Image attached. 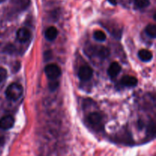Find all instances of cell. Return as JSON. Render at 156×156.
<instances>
[{
    "label": "cell",
    "instance_id": "3957f363",
    "mask_svg": "<svg viewBox=\"0 0 156 156\" xmlns=\"http://www.w3.org/2000/svg\"><path fill=\"white\" fill-rule=\"evenodd\" d=\"M78 76L82 81H88L92 77L93 69L88 66H84L79 69Z\"/></svg>",
    "mask_w": 156,
    "mask_h": 156
},
{
    "label": "cell",
    "instance_id": "2e32d148",
    "mask_svg": "<svg viewBox=\"0 0 156 156\" xmlns=\"http://www.w3.org/2000/svg\"><path fill=\"white\" fill-rule=\"evenodd\" d=\"M7 77V71L5 69L1 67L0 68V83L2 82Z\"/></svg>",
    "mask_w": 156,
    "mask_h": 156
},
{
    "label": "cell",
    "instance_id": "ba28073f",
    "mask_svg": "<svg viewBox=\"0 0 156 156\" xmlns=\"http://www.w3.org/2000/svg\"><path fill=\"white\" fill-rule=\"evenodd\" d=\"M120 71H121V66H120V64L117 62H114L110 65L108 73L110 77L114 79V78L117 77L118 76Z\"/></svg>",
    "mask_w": 156,
    "mask_h": 156
},
{
    "label": "cell",
    "instance_id": "ac0fdd59",
    "mask_svg": "<svg viewBox=\"0 0 156 156\" xmlns=\"http://www.w3.org/2000/svg\"><path fill=\"white\" fill-rule=\"evenodd\" d=\"M5 143V139L4 136H0V148L2 147Z\"/></svg>",
    "mask_w": 156,
    "mask_h": 156
},
{
    "label": "cell",
    "instance_id": "30bf717a",
    "mask_svg": "<svg viewBox=\"0 0 156 156\" xmlns=\"http://www.w3.org/2000/svg\"><path fill=\"white\" fill-rule=\"evenodd\" d=\"M58 35V30L55 27H49L45 31V37L48 41H53Z\"/></svg>",
    "mask_w": 156,
    "mask_h": 156
},
{
    "label": "cell",
    "instance_id": "d6986e66",
    "mask_svg": "<svg viewBox=\"0 0 156 156\" xmlns=\"http://www.w3.org/2000/svg\"><path fill=\"white\" fill-rule=\"evenodd\" d=\"M108 1L109 2L111 5H117V1H116V0H108Z\"/></svg>",
    "mask_w": 156,
    "mask_h": 156
},
{
    "label": "cell",
    "instance_id": "9a60e30c",
    "mask_svg": "<svg viewBox=\"0 0 156 156\" xmlns=\"http://www.w3.org/2000/svg\"><path fill=\"white\" fill-rule=\"evenodd\" d=\"M147 134L150 137H154L155 134V123H151L147 127Z\"/></svg>",
    "mask_w": 156,
    "mask_h": 156
},
{
    "label": "cell",
    "instance_id": "7a4b0ae2",
    "mask_svg": "<svg viewBox=\"0 0 156 156\" xmlns=\"http://www.w3.org/2000/svg\"><path fill=\"white\" fill-rule=\"evenodd\" d=\"M47 78L50 80H55L61 75V69L56 64H49L44 69Z\"/></svg>",
    "mask_w": 156,
    "mask_h": 156
},
{
    "label": "cell",
    "instance_id": "52a82bcc",
    "mask_svg": "<svg viewBox=\"0 0 156 156\" xmlns=\"http://www.w3.org/2000/svg\"><path fill=\"white\" fill-rule=\"evenodd\" d=\"M87 120L89 123V124H91V126H99L101 123L102 117L101 116L100 114L97 112H92L91 114H89V115L87 117Z\"/></svg>",
    "mask_w": 156,
    "mask_h": 156
},
{
    "label": "cell",
    "instance_id": "8fae6325",
    "mask_svg": "<svg viewBox=\"0 0 156 156\" xmlns=\"http://www.w3.org/2000/svg\"><path fill=\"white\" fill-rule=\"evenodd\" d=\"M138 56L139 58L142 61H143V62H149L153 57V55H152V52L148 50H145V49L139 51Z\"/></svg>",
    "mask_w": 156,
    "mask_h": 156
},
{
    "label": "cell",
    "instance_id": "4fadbf2b",
    "mask_svg": "<svg viewBox=\"0 0 156 156\" xmlns=\"http://www.w3.org/2000/svg\"><path fill=\"white\" fill-rule=\"evenodd\" d=\"M135 5L139 9H145L150 4L149 0H134Z\"/></svg>",
    "mask_w": 156,
    "mask_h": 156
},
{
    "label": "cell",
    "instance_id": "5b68a950",
    "mask_svg": "<svg viewBox=\"0 0 156 156\" xmlns=\"http://www.w3.org/2000/svg\"><path fill=\"white\" fill-rule=\"evenodd\" d=\"M30 37H31V33L30 30L25 27H22V28L18 29L16 34V38L19 42L25 43L30 40Z\"/></svg>",
    "mask_w": 156,
    "mask_h": 156
},
{
    "label": "cell",
    "instance_id": "7c38bea8",
    "mask_svg": "<svg viewBox=\"0 0 156 156\" xmlns=\"http://www.w3.org/2000/svg\"><path fill=\"white\" fill-rule=\"evenodd\" d=\"M146 32L148 36L155 38L156 37V27L155 24H149L146 27Z\"/></svg>",
    "mask_w": 156,
    "mask_h": 156
},
{
    "label": "cell",
    "instance_id": "9c48e42d",
    "mask_svg": "<svg viewBox=\"0 0 156 156\" xmlns=\"http://www.w3.org/2000/svg\"><path fill=\"white\" fill-rule=\"evenodd\" d=\"M122 85L126 87H135L138 83V80L136 78L130 76H126L121 79Z\"/></svg>",
    "mask_w": 156,
    "mask_h": 156
},
{
    "label": "cell",
    "instance_id": "277c9868",
    "mask_svg": "<svg viewBox=\"0 0 156 156\" xmlns=\"http://www.w3.org/2000/svg\"><path fill=\"white\" fill-rule=\"evenodd\" d=\"M15 124V119L11 115H6L0 119V129L7 130L13 127Z\"/></svg>",
    "mask_w": 156,
    "mask_h": 156
},
{
    "label": "cell",
    "instance_id": "8992f818",
    "mask_svg": "<svg viewBox=\"0 0 156 156\" xmlns=\"http://www.w3.org/2000/svg\"><path fill=\"white\" fill-rule=\"evenodd\" d=\"M93 50L94 52L93 53L96 55V56H98L101 59H104L105 58H107L108 56H109L110 55V50L106 47H104V46H99V47H93Z\"/></svg>",
    "mask_w": 156,
    "mask_h": 156
},
{
    "label": "cell",
    "instance_id": "5bb4252c",
    "mask_svg": "<svg viewBox=\"0 0 156 156\" xmlns=\"http://www.w3.org/2000/svg\"><path fill=\"white\" fill-rule=\"evenodd\" d=\"M94 39L98 41H105L106 40V34L102 30H96L94 33Z\"/></svg>",
    "mask_w": 156,
    "mask_h": 156
},
{
    "label": "cell",
    "instance_id": "6da1fadb",
    "mask_svg": "<svg viewBox=\"0 0 156 156\" xmlns=\"http://www.w3.org/2000/svg\"><path fill=\"white\" fill-rule=\"evenodd\" d=\"M23 94V88L21 85L12 83L6 88L5 96L9 100L16 101Z\"/></svg>",
    "mask_w": 156,
    "mask_h": 156
},
{
    "label": "cell",
    "instance_id": "e0dca14e",
    "mask_svg": "<svg viewBox=\"0 0 156 156\" xmlns=\"http://www.w3.org/2000/svg\"><path fill=\"white\" fill-rule=\"evenodd\" d=\"M58 87V82H50V88L52 91H54L55 89H56Z\"/></svg>",
    "mask_w": 156,
    "mask_h": 156
}]
</instances>
